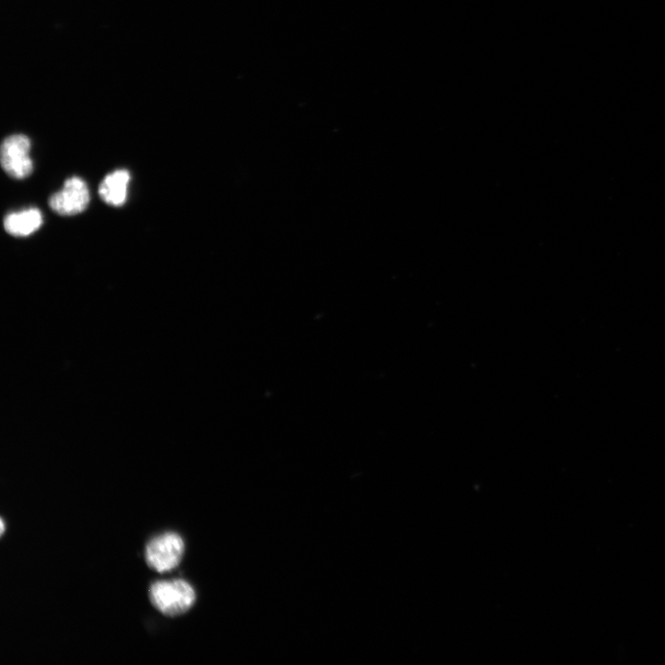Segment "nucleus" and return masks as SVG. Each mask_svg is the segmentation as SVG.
Here are the masks:
<instances>
[{
  "instance_id": "0eeeda50",
  "label": "nucleus",
  "mask_w": 665,
  "mask_h": 665,
  "mask_svg": "<svg viewBox=\"0 0 665 665\" xmlns=\"http://www.w3.org/2000/svg\"><path fill=\"white\" fill-rule=\"evenodd\" d=\"M4 534V522L2 520V536Z\"/></svg>"
},
{
  "instance_id": "39448f33",
  "label": "nucleus",
  "mask_w": 665,
  "mask_h": 665,
  "mask_svg": "<svg viewBox=\"0 0 665 665\" xmlns=\"http://www.w3.org/2000/svg\"><path fill=\"white\" fill-rule=\"evenodd\" d=\"M129 173L125 170H116L106 176L99 186V195L105 203L112 206H121L127 199Z\"/></svg>"
},
{
  "instance_id": "f03ea898",
  "label": "nucleus",
  "mask_w": 665,
  "mask_h": 665,
  "mask_svg": "<svg viewBox=\"0 0 665 665\" xmlns=\"http://www.w3.org/2000/svg\"><path fill=\"white\" fill-rule=\"evenodd\" d=\"M184 552L183 539L175 532H167L154 537L146 544L145 562L157 573L170 572L179 566Z\"/></svg>"
},
{
  "instance_id": "20e7f679",
  "label": "nucleus",
  "mask_w": 665,
  "mask_h": 665,
  "mask_svg": "<svg viewBox=\"0 0 665 665\" xmlns=\"http://www.w3.org/2000/svg\"><path fill=\"white\" fill-rule=\"evenodd\" d=\"M90 202L87 184L78 177L67 179L61 192L53 195L49 207L62 216H73L84 212Z\"/></svg>"
},
{
  "instance_id": "423d86ee",
  "label": "nucleus",
  "mask_w": 665,
  "mask_h": 665,
  "mask_svg": "<svg viewBox=\"0 0 665 665\" xmlns=\"http://www.w3.org/2000/svg\"><path fill=\"white\" fill-rule=\"evenodd\" d=\"M42 223L41 212L31 208L8 215L4 220V229L10 235L26 237L36 232Z\"/></svg>"
},
{
  "instance_id": "f257e3e1",
  "label": "nucleus",
  "mask_w": 665,
  "mask_h": 665,
  "mask_svg": "<svg viewBox=\"0 0 665 665\" xmlns=\"http://www.w3.org/2000/svg\"><path fill=\"white\" fill-rule=\"evenodd\" d=\"M149 599L159 613L177 618L193 608L196 594L192 585L183 579L162 580L151 585Z\"/></svg>"
},
{
  "instance_id": "7ed1b4c3",
  "label": "nucleus",
  "mask_w": 665,
  "mask_h": 665,
  "mask_svg": "<svg viewBox=\"0 0 665 665\" xmlns=\"http://www.w3.org/2000/svg\"><path fill=\"white\" fill-rule=\"evenodd\" d=\"M31 141L22 135L6 138L2 145V166L4 171L14 179H25L34 170L30 157Z\"/></svg>"
}]
</instances>
